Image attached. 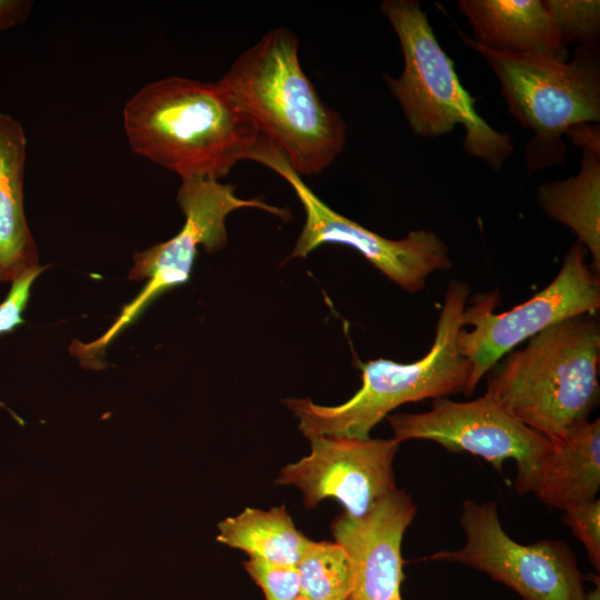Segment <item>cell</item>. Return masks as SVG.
Listing matches in <instances>:
<instances>
[{"label": "cell", "instance_id": "1", "mask_svg": "<svg viewBox=\"0 0 600 600\" xmlns=\"http://www.w3.org/2000/svg\"><path fill=\"white\" fill-rule=\"evenodd\" d=\"M122 118L131 150L181 180H219L267 138L218 82L179 76L144 84Z\"/></svg>", "mask_w": 600, "mask_h": 600}, {"label": "cell", "instance_id": "2", "mask_svg": "<svg viewBox=\"0 0 600 600\" xmlns=\"http://www.w3.org/2000/svg\"><path fill=\"white\" fill-rule=\"evenodd\" d=\"M217 82L300 177L321 173L343 150L346 122L323 102L303 71L292 30H269Z\"/></svg>", "mask_w": 600, "mask_h": 600}, {"label": "cell", "instance_id": "3", "mask_svg": "<svg viewBox=\"0 0 600 600\" xmlns=\"http://www.w3.org/2000/svg\"><path fill=\"white\" fill-rule=\"evenodd\" d=\"M506 356L486 394L513 418L548 439L589 420L600 394L594 313L556 323Z\"/></svg>", "mask_w": 600, "mask_h": 600}, {"label": "cell", "instance_id": "4", "mask_svg": "<svg viewBox=\"0 0 600 600\" xmlns=\"http://www.w3.org/2000/svg\"><path fill=\"white\" fill-rule=\"evenodd\" d=\"M471 289L462 280L449 282L428 353L411 363L376 359L360 362L361 388L346 402L321 406L309 398H288L283 403L299 419L306 438L367 439L393 409L407 402L444 398L462 392L471 366L457 346Z\"/></svg>", "mask_w": 600, "mask_h": 600}, {"label": "cell", "instance_id": "5", "mask_svg": "<svg viewBox=\"0 0 600 600\" xmlns=\"http://www.w3.org/2000/svg\"><path fill=\"white\" fill-rule=\"evenodd\" d=\"M380 9L399 39L404 59L398 78H383L412 131L434 138L462 124L464 151L498 171L513 150L511 137L496 131L477 113L476 99L460 83L453 61L439 44L419 2L386 0Z\"/></svg>", "mask_w": 600, "mask_h": 600}, {"label": "cell", "instance_id": "6", "mask_svg": "<svg viewBox=\"0 0 600 600\" xmlns=\"http://www.w3.org/2000/svg\"><path fill=\"white\" fill-rule=\"evenodd\" d=\"M462 41L494 71L510 112L534 134L524 149L530 171L564 163L562 136L600 120L597 46H578L570 62L532 53L500 52L464 33Z\"/></svg>", "mask_w": 600, "mask_h": 600}, {"label": "cell", "instance_id": "7", "mask_svg": "<svg viewBox=\"0 0 600 600\" xmlns=\"http://www.w3.org/2000/svg\"><path fill=\"white\" fill-rule=\"evenodd\" d=\"M177 202L184 216L181 230L166 242L154 244L133 256L131 280H144L140 293L128 303L113 324L97 340L71 346L72 353L82 363H94L106 347L159 294L188 281L198 247L209 253L222 249L227 241L226 219L241 208H256L288 220L291 213L260 199H241L236 186L219 180L182 179Z\"/></svg>", "mask_w": 600, "mask_h": 600}, {"label": "cell", "instance_id": "8", "mask_svg": "<svg viewBox=\"0 0 600 600\" xmlns=\"http://www.w3.org/2000/svg\"><path fill=\"white\" fill-rule=\"evenodd\" d=\"M499 292L478 294L466 307L457 346L471 366L463 389L471 397L480 382L519 343L567 319L596 313L600 308V277L587 263L586 249L574 242L566 253L556 278L540 292L512 309L494 313Z\"/></svg>", "mask_w": 600, "mask_h": 600}, {"label": "cell", "instance_id": "9", "mask_svg": "<svg viewBox=\"0 0 600 600\" xmlns=\"http://www.w3.org/2000/svg\"><path fill=\"white\" fill-rule=\"evenodd\" d=\"M251 161L282 177L303 207L306 220L291 258H304L322 244L347 246L410 293L421 291L431 273L452 267L447 244L432 231L413 230L403 239L391 240L331 209L292 170L270 139L261 143Z\"/></svg>", "mask_w": 600, "mask_h": 600}, {"label": "cell", "instance_id": "10", "mask_svg": "<svg viewBox=\"0 0 600 600\" xmlns=\"http://www.w3.org/2000/svg\"><path fill=\"white\" fill-rule=\"evenodd\" d=\"M460 524L466 532L464 546L438 551L429 560L470 566L510 587L524 600H584V577L563 541L518 543L503 530L493 501L464 500Z\"/></svg>", "mask_w": 600, "mask_h": 600}, {"label": "cell", "instance_id": "11", "mask_svg": "<svg viewBox=\"0 0 600 600\" xmlns=\"http://www.w3.org/2000/svg\"><path fill=\"white\" fill-rule=\"evenodd\" d=\"M311 452L280 470L277 484H292L307 508L338 500L344 513L358 518L397 489L393 459L400 442L392 439L309 438Z\"/></svg>", "mask_w": 600, "mask_h": 600}, {"label": "cell", "instance_id": "12", "mask_svg": "<svg viewBox=\"0 0 600 600\" xmlns=\"http://www.w3.org/2000/svg\"><path fill=\"white\" fill-rule=\"evenodd\" d=\"M387 419L398 442L431 440L450 452L479 456L499 472L507 459H514L520 467L548 442L486 393L462 402L437 398L427 412L398 413Z\"/></svg>", "mask_w": 600, "mask_h": 600}, {"label": "cell", "instance_id": "13", "mask_svg": "<svg viewBox=\"0 0 600 600\" xmlns=\"http://www.w3.org/2000/svg\"><path fill=\"white\" fill-rule=\"evenodd\" d=\"M417 514L411 497L396 489L361 517L341 513L331 523L334 541L348 553L353 576L348 600H402L401 544Z\"/></svg>", "mask_w": 600, "mask_h": 600}, {"label": "cell", "instance_id": "14", "mask_svg": "<svg viewBox=\"0 0 600 600\" xmlns=\"http://www.w3.org/2000/svg\"><path fill=\"white\" fill-rule=\"evenodd\" d=\"M514 488L562 511L594 500L600 489V420L548 439L536 457L517 467Z\"/></svg>", "mask_w": 600, "mask_h": 600}, {"label": "cell", "instance_id": "15", "mask_svg": "<svg viewBox=\"0 0 600 600\" xmlns=\"http://www.w3.org/2000/svg\"><path fill=\"white\" fill-rule=\"evenodd\" d=\"M474 41L500 52L532 53L566 61L554 22L541 0H460Z\"/></svg>", "mask_w": 600, "mask_h": 600}, {"label": "cell", "instance_id": "16", "mask_svg": "<svg viewBox=\"0 0 600 600\" xmlns=\"http://www.w3.org/2000/svg\"><path fill=\"white\" fill-rule=\"evenodd\" d=\"M26 148L21 124L0 112V281L40 267L23 208Z\"/></svg>", "mask_w": 600, "mask_h": 600}, {"label": "cell", "instance_id": "17", "mask_svg": "<svg viewBox=\"0 0 600 600\" xmlns=\"http://www.w3.org/2000/svg\"><path fill=\"white\" fill-rule=\"evenodd\" d=\"M538 202L552 220L577 234L600 273V151L583 149L579 173L541 184Z\"/></svg>", "mask_w": 600, "mask_h": 600}, {"label": "cell", "instance_id": "18", "mask_svg": "<svg viewBox=\"0 0 600 600\" xmlns=\"http://www.w3.org/2000/svg\"><path fill=\"white\" fill-rule=\"evenodd\" d=\"M218 540L242 550L250 558L297 566L311 541L299 531L286 507L269 510L246 508L219 523Z\"/></svg>", "mask_w": 600, "mask_h": 600}, {"label": "cell", "instance_id": "19", "mask_svg": "<svg viewBox=\"0 0 600 600\" xmlns=\"http://www.w3.org/2000/svg\"><path fill=\"white\" fill-rule=\"evenodd\" d=\"M297 569L301 596L311 600H348L352 567L346 550L336 541H310Z\"/></svg>", "mask_w": 600, "mask_h": 600}, {"label": "cell", "instance_id": "20", "mask_svg": "<svg viewBox=\"0 0 600 600\" xmlns=\"http://www.w3.org/2000/svg\"><path fill=\"white\" fill-rule=\"evenodd\" d=\"M562 43L597 46L600 31L598 0H546Z\"/></svg>", "mask_w": 600, "mask_h": 600}, {"label": "cell", "instance_id": "21", "mask_svg": "<svg viewBox=\"0 0 600 600\" xmlns=\"http://www.w3.org/2000/svg\"><path fill=\"white\" fill-rule=\"evenodd\" d=\"M243 567L261 588L266 600H296L301 596L297 566L249 558Z\"/></svg>", "mask_w": 600, "mask_h": 600}, {"label": "cell", "instance_id": "22", "mask_svg": "<svg viewBox=\"0 0 600 600\" xmlns=\"http://www.w3.org/2000/svg\"><path fill=\"white\" fill-rule=\"evenodd\" d=\"M564 523L583 543L593 567L600 568V501L594 499L564 510Z\"/></svg>", "mask_w": 600, "mask_h": 600}, {"label": "cell", "instance_id": "23", "mask_svg": "<svg viewBox=\"0 0 600 600\" xmlns=\"http://www.w3.org/2000/svg\"><path fill=\"white\" fill-rule=\"evenodd\" d=\"M46 269L39 267L27 271L12 281V287L6 300L0 304V333L13 329L23 322L21 313L30 297V288L36 278Z\"/></svg>", "mask_w": 600, "mask_h": 600}, {"label": "cell", "instance_id": "24", "mask_svg": "<svg viewBox=\"0 0 600 600\" xmlns=\"http://www.w3.org/2000/svg\"><path fill=\"white\" fill-rule=\"evenodd\" d=\"M32 7L30 0H0V32L23 24Z\"/></svg>", "mask_w": 600, "mask_h": 600}, {"label": "cell", "instance_id": "25", "mask_svg": "<svg viewBox=\"0 0 600 600\" xmlns=\"http://www.w3.org/2000/svg\"><path fill=\"white\" fill-rule=\"evenodd\" d=\"M567 136L582 149L600 151L599 126L580 124L572 128Z\"/></svg>", "mask_w": 600, "mask_h": 600}, {"label": "cell", "instance_id": "26", "mask_svg": "<svg viewBox=\"0 0 600 600\" xmlns=\"http://www.w3.org/2000/svg\"><path fill=\"white\" fill-rule=\"evenodd\" d=\"M599 583L597 584V588L593 589L590 592H586L584 600H599Z\"/></svg>", "mask_w": 600, "mask_h": 600}, {"label": "cell", "instance_id": "27", "mask_svg": "<svg viewBox=\"0 0 600 600\" xmlns=\"http://www.w3.org/2000/svg\"><path fill=\"white\" fill-rule=\"evenodd\" d=\"M296 600H311V599H308V598H306V597L299 596Z\"/></svg>", "mask_w": 600, "mask_h": 600}]
</instances>
